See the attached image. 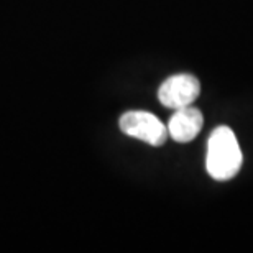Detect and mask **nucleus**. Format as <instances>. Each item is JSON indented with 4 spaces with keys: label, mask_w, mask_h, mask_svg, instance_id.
<instances>
[{
    "label": "nucleus",
    "mask_w": 253,
    "mask_h": 253,
    "mask_svg": "<svg viewBox=\"0 0 253 253\" xmlns=\"http://www.w3.org/2000/svg\"><path fill=\"white\" fill-rule=\"evenodd\" d=\"M201 94V83L192 74L171 76L160 85L158 99L168 109L178 110L188 107Z\"/></svg>",
    "instance_id": "3"
},
{
    "label": "nucleus",
    "mask_w": 253,
    "mask_h": 253,
    "mask_svg": "<svg viewBox=\"0 0 253 253\" xmlns=\"http://www.w3.org/2000/svg\"><path fill=\"white\" fill-rule=\"evenodd\" d=\"M119 126L125 135L138 138L151 146L165 145L168 138V126H165L156 115L145 110L125 112L119 120Z\"/></svg>",
    "instance_id": "2"
},
{
    "label": "nucleus",
    "mask_w": 253,
    "mask_h": 253,
    "mask_svg": "<svg viewBox=\"0 0 253 253\" xmlns=\"http://www.w3.org/2000/svg\"><path fill=\"white\" fill-rule=\"evenodd\" d=\"M242 150L235 133L229 126H217L207 141L206 168L217 181H229L240 171Z\"/></svg>",
    "instance_id": "1"
},
{
    "label": "nucleus",
    "mask_w": 253,
    "mask_h": 253,
    "mask_svg": "<svg viewBox=\"0 0 253 253\" xmlns=\"http://www.w3.org/2000/svg\"><path fill=\"white\" fill-rule=\"evenodd\" d=\"M204 125V117L199 109L188 107L174 110L168 122V135L178 143H189L199 135Z\"/></svg>",
    "instance_id": "4"
}]
</instances>
